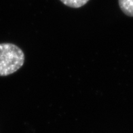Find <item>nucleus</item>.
Here are the masks:
<instances>
[{
  "label": "nucleus",
  "instance_id": "nucleus-1",
  "mask_svg": "<svg viewBox=\"0 0 133 133\" xmlns=\"http://www.w3.org/2000/svg\"><path fill=\"white\" fill-rule=\"evenodd\" d=\"M25 54L15 44H0V76H7L17 71L25 63Z\"/></svg>",
  "mask_w": 133,
  "mask_h": 133
},
{
  "label": "nucleus",
  "instance_id": "nucleus-2",
  "mask_svg": "<svg viewBox=\"0 0 133 133\" xmlns=\"http://www.w3.org/2000/svg\"><path fill=\"white\" fill-rule=\"evenodd\" d=\"M119 5L123 12L133 17V0H118Z\"/></svg>",
  "mask_w": 133,
  "mask_h": 133
},
{
  "label": "nucleus",
  "instance_id": "nucleus-3",
  "mask_svg": "<svg viewBox=\"0 0 133 133\" xmlns=\"http://www.w3.org/2000/svg\"><path fill=\"white\" fill-rule=\"evenodd\" d=\"M63 4L74 8H79L86 5L90 0H60Z\"/></svg>",
  "mask_w": 133,
  "mask_h": 133
}]
</instances>
